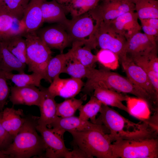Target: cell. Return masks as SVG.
<instances>
[{
	"mask_svg": "<svg viewBox=\"0 0 158 158\" xmlns=\"http://www.w3.org/2000/svg\"><path fill=\"white\" fill-rule=\"evenodd\" d=\"M119 62L126 74L127 78L150 96L155 105H158L157 94L145 71L131 59L126 56Z\"/></svg>",
	"mask_w": 158,
	"mask_h": 158,
	"instance_id": "cell-10",
	"label": "cell"
},
{
	"mask_svg": "<svg viewBox=\"0 0 158 158\" xmlns=\"http://www.w3.org/2000/svg\"><path fill=\"white\" fill-rule=\"evenodd\" d=\"M102 103L93 95L85 104L82 105L78 109L79 117L81 119L88 121L96 123V116L99 112Z\"/></svg>",
	"mask_w": 158,
	"mask_h": 158,
	"instance_id": "cell-32",
	"label": "cell"
},
{
	"mask_svg": "<svg viewBox=\"0 0 158 158\" xmlns=\"http://www.w3.org/2000/svg\"><path fill=\"white\" fill-rule=\"evenodd\" d=\"M21 35L26 43L28 71L40 74L45 80L47 66L52 57L51 49L36 31L25 32Z\"/></svg>",
	"mask_w": 158,
	"mask_h": 158,
	"instance_id": "cell-6",
	"label": "cell"
},
{
	"mask_svg": "<svg viewBox=\"0 0 158 158\" xmlns=\"http://www.w3.org/2000/svg\"><path fill=\"white\" fill-rule=\"evenodd\" d=\"M91 68L86 66L76 61L68 60L62 73L67 74L72 78L81 79L87 78Z\"/></svg>",
	"mask_w": 158,
	"mask_h": 158,
	"instance_id": "cell-35",
	"label": "cell"
},
{
	"mask_svg": "<svg viewBox=\"0 0 158 158\" xmlns=\"http://www.w3.org/2000/svg\"><path fill=\"white\" fill-rule=\"evenodd\" d=\"M30 0H0V4L14 17L22 20Z\"/></svg>",
	"mask_w": 158,
	"mask_h": 158,
	"instance_id": "cell-34",
	"label": "cell"
},
{
	"mask_svg": "<svg viewBox=\"0 0 158 158\" xmlns=\"http://www.w3.org/2000/svg\"><path fill=\"white\" fill-rule=\"evenodd\" d=\"M157 51V42L140 32L127 40L126 56L130 58L147 56Z\"/></svg>",
	"mask_w": 158,
	"mask_h": 158,
	"instance_id": "cell-14",
	"label": "cell"
},
{
	"mask_svg": "<svg viewBox=\"0 0 158 158\" xmlns=\"http://www.w3.org/2000/svg\"><path fill=\"white\" fill-rule=\"evenodd\" d=\"M58 3L61 5L66 4L73 0H55Z\"/></svg>",
	"mask_w": 158,
	"mask_h": 158,
	"instance_id": "cell-43",
	"label": "cell"
},
{
	"mask_svg": "<svg viewBox=\"0 0 158 158\" xmlns=\"http://www.w3.org/2000/svg\"><path fill=\"white\" fill-rule=\"evenodd\" d=\"M139 19L141 24L149 26L158 30V18H148Z\"/></svg>",
	"mask_w": 158,
	"mask_h": 158,
	"instance_id": "cell-42",
	"label": "cell"
},
{
	"mask_svg": "<svg viewBox=\"0 0 158 158\" xmlns=\"http://www.w3.org/2000/svg\"><path fill=\"white\" fill-rule=\"evenodd\" d=\"M99 124L85 121L74 116L67 117L58 116L56 120L47 127L63 137L64 133L71 131H79L94 128Z\"/></svg>",
	"mask_w": 158,
	"mask_h": 158,
	"instance_id": "cell-16",
	"label": "cell"
},
{
	"mask_svg": "<svg viewBox=\"0 0 158 158\" xmlns=\"http://www.w3.org/2000/svg\"><path fill=\"white\" fill-rule=\"evenodd\" d=\"M112 158H157L158 137L121 139L112 143Z\"/></svg>",
	"mask_w": 158,
	"mask_h": 158,
	"instance_id": "cell-5",
	"label": "cell"
},
{
	"mask_svg": "<svg viewBox=\"0 0 158 158\" xmlns=\"http://www.w3.org/2000/svg\"><path fill=\"white\" fill-rule=\"evenodd\" d=\"M43 23H56L66 27L70 20L66 16V12L63 5L55 0L47 1L44 0L41 6Z\"/></svg>",
	"mask_w": 158,
	"mask_h": 158,
	"instance_id": "cell-20",
	"label": "cell"
},
{
	"mask_svg": "<svg viewBox=\"0 0 158 158\" xmlns=\"http://www.w3.org/2000/svg\"><path fill=\"white\" fill-rule=\"evenodd\" d=\"M97 62L107 69L115 70L119 66L118 56L113 51L101 49L96 55Z\"/></svg>",
	"mask_w": 158,
	"mask_h": 158,
	"instance_id": "cell-36",
	"label": "cell"
},
{
	"mask_svg": "<svg viewBox=\"0 0 158 158\" xmlns=\"http://www.w3.org/2000/svg\"><path fill=\"white\" fill-rule=\"evenodd\" d=\"M43 91V96L39 106L40 115L38 117V125L48 126L52 123L57 118L56 103L55 98L51 95L45 88L40 86L39 87Z\"/></svg>",
	"mask_w": 158,
	"mask_h": 158,
	"instance_id": "cell-19",
	"label": "cell"
},
{
	"mask_svg": "<svg viewBox=\"0 0 158 158\" xmlns=\"http://www.w3.org/2000/svg\"><path fill=\"white\" fill-rule=\"evenodd\" d=\"M44 0H30L22 20L25 32L36 31L43 23L41 9Z\"/></svg>",
	"mask_w": 158,
	"mask_h": 158,
	"instance_id": "cell-21",
	"label": "cell"
},
{
	"mask_svg": "<svg viewBox=\"0 0 158 158\" xmlns=\"http://www.w3.org/2000/svg\"><path fill=\"white\" fill-rule=\"evenodd\" d=\"M2 112H1V111H0V122L1 121V117H2Z\"/></svg>",
	"mask_w": 158,
	"mask_h": 158,
	"instance_id": "cell-45",
	"label": "cell"
},
{
	"mask_svg": "<svg viewBox=\"0 0 158 158\" xmlns=\"http://www.w3.org/2000/svg\"><path fill=\"white\" fill-rule=\"evenodd\" d=\"M84 85L81 79L72 77L61 78L59 76L54 79L47 88L49 93L54 97L59 96L68 99L74 97L78 94Z\"/></svg>",
	"mask_w": 158,
	"mask_h": 158,
	"instance_id": "cell-13",
	"label": "cell"
},
{
	"mask_svg": "<svg viewBox=\"0 0 158 158\" xmlns=\"http://www.w3.org/2000/svg\"><path fill=\"white\" fill-rule=\"evenodd\" d=\"M38 118H26L12 143L2 152L10 158L44 157L45 147L36 128Z\"/></svg>",
	"mask_w": 158,
	"mask_h": 158,
	"instance_id": "cell-3",
	"label": "cell"
},
{
	"mask_svg": "<svg viewBox=\"0 0 158 158\" xmlns=\"http://www.w3.org/2000/svg\"><path fill=\"white\" fill-rule=\"evenodd\" d=\"M93 95L102 104L117 107L128 113L126 106L123 103L126 101L128 95L109 89L97 87L95 89Z\"/></svg>",
	"mask_w": 158,
	"mask_h": 158,
	"instance_id": "cell-24",
	"label": "cell"
},
{
	"mask_svg": "<svg viewBox=\"0 0 158 158\" xmlns=\"http://www.w3.org/2000/svg\"><path fill=\"white\" fill-rule=\"evenodd\" d=\"M138 19L158 18V0H134Z\"/></svg>",
	"mask_w": 158,
	"mask_h": 158,
	"instance_id": "cell-30",
	"label": "cell"
},
{
	"mask_svg": "<svg viewBox=\"0 0 158 158\" xmlns=\"http://www.w3.org/2000/svg\"><path fill=\"white\" fill-rule=\"evenodd\" d=\"M141 29L150 39L157 42L158 37V30L149 26L141 24Z\"/></svg>",
	"mask_w": 158,
	"mask_h": 158,
	"instance_id": "cell-40",
	"label": "cell"
},
{
	"mask_svg": "<svg viewBox=\"0 0 158 158\" xmlns=\"http://www.w3.org/2000/svg\"><path fill=\"white\" fill-rule=\"evenodd\" d=\"M25 32V26L22 19L20 20L13 16L0 4V42Z\"/></svg>",
	"mask_w": 158,
	"mask_h": 158,
	"instance_id": "cell-18",
	"label": "cell"
},
{
	"mask_svg": "<svg viewBox=\"0 0 158 158\" xmlns=\"http://www.w3.org/2000/svg\"><path fill=\"white\" fill-rule=\"evenodd\" d=\"M36 128L40 133L45 145L44 157L71 158V151L66 147L63 137L47 126L37 124Z\"/></svg>",
	"mask_w": 158,
	"mask_h": 158,
	"instance_id": "cell-11",
	"label": "cell"
},
{
	"mask_svg": "<svg viewBox=\"0 0 158 158\" xmlns=\"http://www.w3.org/2000/svg\"><path fill=\"white\" fill-rule=\"evenodd\" d=\"M87 78L81 90L85 95L90 94L97 87L107 88L135 95L145 101L150 108L154 106L153 101L144 90L133 84L127 78L108 69H97L92 67Z\"/></svg>",
	"mask_w": 158,
	"mask_h": 158,
	"instance_id": "cell-2",
	"label": "cell"
},
{
	"mask_svg": "<svg viewBox=\"0 0 158 158\" xmlns=\"http://www.w3.org/2000/svg\"><path fill=\"white\" fill-rule=\"evenodd\" d=\"M96 123L104 125L109 131L112 142L121 139L158 136V130L149 119L135 123L121 115L109 106L102 104Z\"/></svg>",
	"mask_w": 158,
	"mask_h": 158,
	"instance_id": "cell-1",
	"label": "cell"
},
{
	"mask_svg": "<svg viewBox=\"0 0 158 158\" xmlns=\"http://www.w3.org/2000/svg\"><path fill=\"white\" fill-rule=\"evenodd\" d=\"M3 72L0 69V111L2 112L9 97L10 88Z\"/></svg>",
	"mask_w": 158,
	"mask_h": 158,
	"instance_id": "cell-38",
	"label": "cell"
},
{
	"mask_svg": "<svg viewBox=\"0 0 158 158\" xmlns=\"http://www.w3.org/2000/svg\"><path fill=\"white\" fill-rule=\"evenodd\" d=\"M8 157L0 151V158H8Z\"/></svg>",
	"mask_w": 158,
	"mask_h": 158,
	"instance_id": "cell-44",
	"label": "cell"
},
{
	"mask_svg": "<svg viewBox=\"0 0 158 158\" xmlns=\"http://www.w3.org/2000/svg\"><path fill=\"white\" fill-rule=\"evenodd\" d=\"M129 0L130 1H131L133 3V1H134V0Z\"/></svg>",
	"mask_w": 158,
	"mask_h": 158,
	"instance_id": "cell-46",
	"label": "cell"
},
{
	"mask_svg": "<svg viewBox=\"0 0 158 158\" xmlns=\"http://www.w3.org/2000/svg\"><path fill=\"white\" fill-rule=\"evenodd\" d=\"M128 113L131 115L143 121L150 117V109L147 102L136 97L128 96L126 100Z\"/></svg>",
	"mask_w": 158,
	"mask_h": 158,
	"instance_id": "cell-26",
	"label": "cell"
},
{
	"mask_svg": "<svg viewBox=\"0 0 158 158\" xmlns=\"http://www.w3.org/2000/svg\"><path fill=\"white\" fill-rule=\"evenodd\" d=\"M23 111L13 107L3 109L0 122L3 127L14 138L24 123L26 118L23 117Z\"/></svg>",
	"mask_w": 158,
	"mask_h": 158,
	"instance_id": "cell-23",
	"label": "cell"
},
{
	"mask_svg": "<svg viewBox=\"0 0 158 158\" xmlns=\"http://www.w3.org/2000/svg\"><path fill=\"white\" fill-rule=\"evenodd\" d=\"M9 96L13 105L23 104L39 107L43 96L42 91L33 85L11 86Z\"/></svg>",
	"mask_w": 158,
	"mask_h": 158,
	"instance_id": "cell-15",
	"label": "cell"
},
{
	"mask_svg": "<svg viewBox=\"0 0 158 158\" xmlns=\"http://www.w3.org/2000/svg\"><path fill=\"white\" fill-rule=\"evenodd\" d=\"M1 42L18 59L27 65L26 43L25 39L21 35L12 36Z\"/></svg>",
	"mask_w": 158,
	"mask_h": 158,
	"instance_id": "cell-27",
	"label": "cell"
},
{
	"mask_svg": "<svg viewBox=\"0 0 158 158\" xmlns=\"http://www.w3.org/2000/svg\"><path fill=\"white\" fill-rule=\"evenodd\" d=\"M101 0H73L64 5L66 13H70L72 18L87 13L95 8Z\"/></svg>",
	"mask_w": 158,
	"mask_h": 158,
	"instance_id": "cell-31",
	"label": "cell"
},
{
	"mask_svg": "<svg viewBox=\"0 0 158 158\" xmlns=\"http://www.w3.org/2000/svg\"><path fill=\"white\" fill-rule=\"evenodd\" d=\"M98 23L90 11L70 20L65 28L72 43L83 42L92 49H95V36Z\"/></svg>",
	"mask_w": 158,
	"mask_h": 158,
	"instance_id": "cell-7",
	"label": "cell"
},
{
	"mask_svg": "<svg viewBox=\"0 0 158 158\" xmlns=\"http://www.w3.org/2000/svg\"><path fill=\"white\" fill-rule=\"evenodd\" d=\"M72 45L67 52L68 60L76 61L88 67H93L97 61L96 55L91 51L92 49L83 42L74 41Z\"/></svg>",
	"mask_w": 158,
	"mask_h": 158,
	"instance_id": "cell-22",
	"label": "cell"
},
{
	"mask_svg": "<svg viewBox=\"0 0 158 158\" xmlns=\"http://www.w3.org/2000/svg\"><path fill=\"white\" fill-rule=\"evenodd\" d=\"M106 129L99 124L94 128L69 132L73 137V145L83 151L89 158H112V142Z\"/></svg>",
	"mask_w": 158,
	"mask_h": 158,
	"instance_id": "cell-4",
	"label": "cell"
},
{
	"mask_svg": "<svg viewBox=\"0 0 158 158\" xmlns=\"http://www.w3.org/2000/svg\"><path fill=\"white\" fill-rule=\"evenodd\" d=\"M14 138L3 127L0 122V151L7 148L12 143Z\"/></svg>",
	"mask_w": 158,
	"mask_h": 158,
	"instance_id": "cell-39",
	"label": "cell"
},
{
	"mask_svg": "<svg viewBox=\"0 0 158 158\" xmlns=\"http://www.w3.org/2000/svg\"><path fill=\"white\" fill-rule=\"evenodd\" d=\"M26 64L20 62L8 49L4 43L0 42V69L6 72L13 71L24 72Z\"/></svg>",
	"mask_w": 158,
	"mask_h": 158,
	"instance_id": "cell-25",
	"label": "cell"
},
{
	"mask_svg": "<svg viewBox=\"0 0 158 158\" xmlns=\"http://www.w3.org/2000/svg\"><path fill=\"white\" fill-rule=\"evenodd\" d=\"M101 3L90 11L97 21L107 23L126 13L134 11L135 5L128 0H101Z\"/></svg>",
	"mask_w": 158,
	"mask_h": 158,
	"instance_id": "cell-9",
	"label": "cell"
},
{
	"mask_svg": "<svg viewBox=\"0 0 158 158\" xmlns=\"http://www.w3.org/2000/svg\"><path fill=\"white\" fill-rule=\"evenodd\" d=\"M131 59L145 71L156 93L158 94V74L152 70L143 57H138Z\"/></svg>",
	"mask_w": 158,
	"mask_h": 158,
	"instance_id": "cell-37",
	"label": "cell"
},
{
	"mask_svg": "<svg viewBox=\"0 0 158 158\" xmlns=\"http://www.w3.org/2000/svg\"><path fill=\"white\" fill-rule=\"evenodd\" d=\"M68 60V56L67 53H60L52 57L47 66L45 80L51 83L55 78L59 76V75L62 73Z\"/></svg>",
	"mask_w": 158,
	"mask_h": 158,
	"instance_id": "cell-29",
	"label": "cell"
},
{
	"mask_svg": "<svg viewBox=\"0 0 158 158\" xmlns=\"http://www.w3.org/2000/svg\"><path fill=\"white\" fill-rule=\"evenodd\" d=\"M3 72L6 79L11 80L15 86L18 87L33 85L39 87L41 86V80L43 79L41 75L35 73L31 74L25 72L14 74L11 72Z\"/></svg>",
	"mask_w": 158,
	"mask_h": 158,
	"instance_id": "cell-28",
	"label": "cell"
},
{
	"mask_svg": "<svg viewBox=\"0 0 158 158\" xmlns=\"http://www.w3.org/2000/svg\"><path fill=\"white\" fill-rule=\"evenodd\" d=\"M95 36L97 47L101 49L109 50L116 54L119 61L126 56V39L107 24L99 22Z\"/></svg>",
	"mask_w": 158,
	"mask_h": 158,
	"instance_id": "cell-8",
	"label": "cell"
},
{
	"mask_svg": "<svg viewBox=\"0 0 158 158\" xmlns=\"http://www.w3.org/2000/svg\"><path fill=\"white\" fill-rule=\"evenodd\" d=\"M73 145V149L71 151V157L73 158H89L88 156L83 151L77 147Z\"/></svg>",
	"mask_w": 158,
	"mask_h": 158,
	"instance_id": "cell-41",
	"label": "cell"
},
{
	"mask_svg": "<svg viewBox=\"0 0 158 158\" xmlns=\"http://www.w3.org/2000/svg\"><path fill=\"white\" fill-rule=\"evenodd\" d=\"M36 32L49 47L58 50L60 53L72 44L65 27L61 24L46 26Z\"/></svg>",
	"mask_w": 158,
	"mask_h": 158,
	"instance_id": "cell-12",
	"label": "cell"
},
{
	"mask_svg": "<svg viewBox=\"0 0 158 158\" xmlns=\"http://www.w3.org/2000/svg\"><path fill=\"white\" fill-rule=\"evenodd\" d=\"M138 19L136 12L130 11L123 14L105 23L108 24L116 32L123 35L127 40L142 29L138 22Z\"/></svg>",
	"mask_w": 158,
	"mask_h": 158,
	"instance_id": "cell-17",
	"label": "cell"
},
{
	"mask_svg": "<svg viewBox=\"0 0 158 158\" xmlns=\"http://www.w3.org/2000/svg\"><path fill=\"white\" fill-rule=\"evenodd\" d=\"M82 98L77 99L72 97L66 99L63 102L56 103L57 115L61 117H67L74 116L83 103Z\"/></svg>",
	"mask_w": 158,
	"mask_h": 158,
	"instance_id": "cell-33",
	"label": "cell"
}]
</instances>
